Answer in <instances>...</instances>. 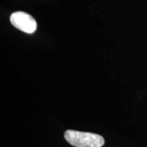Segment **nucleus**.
Listing matches in <instances>:
<instances>
[{"label":"nucleus","mask_w":147,"mask_h":147,"mask_svg":"<svg viewBox=\"0 0 147 147\" xmlns=\"http://www.w3.org/2000/svg\"><path fill=\"white\" fill-rule=\"evenodd\" d=\"M64 137L69 144L75 147H102L104 144V138L89 132L67 130Z\"/></svg>","instance_id":"nucleus-1"},{"label":"nucleus","mask_w":147,"mask_h":147,"mask_svg":"<svg viewBox=\"0 0 147 147\" xmlns=\"http://www.w3.org/2000/svg\"><path fill=\"white\" fill-rule=\"evenodd\" d=\"M10 20L14 27L27 34H33L37 29L36 20L26 12L21 11L14 12L11 14Z\"/></svg>","instance_id":"nucleus-2"}]
</instances>
